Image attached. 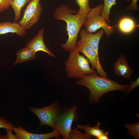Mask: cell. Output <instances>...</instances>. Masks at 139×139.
Segmentation results:
<instances>
[{"label": "cell", "instance_id": "cell-16", "mask_svg": "<svg viewBox=\"0 0 139 139\" xmlns=\"http://www.w3.org/2000/svg\"><path fill=\"white\" fill-rule=\"evenodd\" d=\"M100 123L98 122L94 127L90 126L89 125H77V126L79 129L84 131L88 135L92 137H95L96 138L105 132L100 128Z\"/></svg>", "mask_w": 139, "mask_h": 139}, {"label": "cell", "instance_id": "cell-3", "mask_svg": "<svg viewBox=\"0 0 139 139\" xmlns=\"http://www.w3.org/2000/svg\"><path fill=\"white\" fill-rule=\"evenodd\" d=\"M79 52L76 45L70 52L68 58L65 62V70L69 78L81 79L96 72L90 67L88 59L80 55Z\"/></svg>", "mask_w": 139, "mask_h": 139}, {"label": "cell", "instance_id": "cell-17", "mask_svg": "<svg viewBox=\"0 0 139 139\" xmlns=\"http://www.w3.org/2000/svg\"><path fill=\"white\" fill-rule=\"evenodd\" d=\"M32 0H13L11 6L15 14L14 22L20 20L21 11L25 5Z\"/></svg>", "mask_w": 139, "mask_h": 139}, {"label": "cell", "instance_id": "cell-12", "mask_svg": "<svg viewBox=\"0 0 139 139\" xmlns=\"http://www.w3.org/2000/svg\"><path fill=\"white\" fill-rule=\"evenodd\" d=\"M80 33L81 39L86 41L98 56L99 44L101 37L105 33L104 30L101 29L96 33L93 34L83 30Z\"/></svg>", "mask_w": 139, "mask_h": 139}, {"label": "cell", "instance_id": "cell-10", "mask_svg": "<svg viewBox=\"0 0 139 139\" xmlns=\"http://www.w3.org/2000/svg\"><path fill=\"white\" fill-rule=\"evenodd\" d=\"M44 28H41L37 34L27 43L26 46L36 53L41 51L47 53L49 55L54 57L55 55L46 46L44 41Z\"/></svg>", "mask_w": 139, "mask_h": 139}, {"label": "cell", "instance_id": "cell-15", "mask_svg": "<svg viewBox=\"0 0 139 139\" xmlns=\"http://www.w3.org/2000/svg\"><path fill=\"white\" fill-rule=\"evenodd\" d=\"M117 26L122 33H129L133 32L138 25L136 24L134 20L128 17H124L120 20Z\"/></svg>", "mask_w": 139, "mask_h": 139}, {"label": "cell", "instance_id": "cell-20", "mask_svg": "<svg viewBox=\"0 0 139 139\" xmlns=\"http://www.w3.org/2000/svg\"><path fill=\"white\" fill-rule=\"evenodd\" d=\"M128 131V133L136 139L139 138V122L132 124H127L124 125Z\"/></svg>", "mask_w": 139, "mask_h": 139}, {"label": "cell", "instance_id": "cell-22", "mask_svg": "<svg viewBox=\"0 0 139 139\" xmlns=\"http://www.w3.org/2000/svg\"><path fill=\"white\" fill-rule=\"evenodd\" d=\"M14 127L5 119L0 116V128H4L13 131Z\"/></svg>", "mask_w": 139, "mask_h": 139}, {"label": "cell", "instance_id": "cell-26", "mask_svg": "<svg viewBox=\"0 0 139 139\" xmlns=\"http://www.w3.org/2000/svg\"><path fill=\"white\" fill-rule=\"evenodd\" d=\"M109 138V134L107 132H105L103 134L96 138V139H108Z\"/></svg>", "mask_w": 139, "mask_h": 139}, {"label": "cell", "instance_id": "cell-21", "mask_svg": "<svg viewBox=\"0 0 139 139\" xmlns=\"http://www.w3.org/2000/svg\"><path fill=\"white\" fill-rule=\"evenodd\" d=\"M92 137L85 134H83L76 129H71L69 139H90Z\"/></svg>", "mask_w": 139, "mask_h": 139}, {"label": "cell", "instance_id": "cell-13", "mask_svg": "<svg viewBox=\"0 0 139 139\" xmlns=\"http://www.w3.org/2000/svg\"><path fill=\"white\" fill-rule=\"evenodd\" d=\"M9 33H15L20 37L24 36L26 33V30L18 23L5 21L0 23V35Z\"/></svg>", "mask_w": 139, "mask_h": 139}, {"label": "cell", "instance_id": "cell-4", "mask_svg": "<svg viewBox=\"0 0 139 139\" xmlns=\"http://www.w3.org/2000/svg\"><path fill=\"white\" fill-rule=\"evenodd\" d=\"M103 6V4H102L91 9L86 17L84 24L86 28V31L92 33L102 28L106 36L108 37L115 32L114 28L115 26L109 25L102 16L101 14Z\"/></svg>", "mask_w": 139, "mask_h": 139}, {"label": "cell", "instance_id": "cell-2", "mask_svg": "<svg viewBox=\"0 0 139 139\" xmlns=\"http://www.w3.org/2000/svg\"><path fill=\"white\" fill-rule=\"evenodd\" d=\"M76 84L84 86L89 90V101L94 103L98 102L105 93L115 90L127 91L129 86L128 84H120L107 77L99 75L96 72L85 75L76 81Z\"/></svg>", "mask_w": 139, "mask_h": 139}, {"label": "cell", "instance_id": "cell-18", "mask_svg": "<svg viewBox=\"0 0 139 139\" xmlns=\"http://www.w3.org/2000/svg\"><path fill=\"white\" fill-rule=\"evenodd\" d=\"M116 0H104L102 11L101 15L109 24L110 23V21L109 19V15L111 8L112 6L116 5ZM128 2H130L131 0H126Z\"/></svg>", "mask_w": 139, "mask_h": 139}, {"label": "cell", "instance_id": "cell-24", "mask_svg": "<svg viewBox=\"0 0 139 139\" xmlns=\"http://www.w3.org/2000/svg\"><path fill=\"white\" fill-rule=\"evenodd\" d=\"M12 0H0V5L4 10H7L11 6Z\"/></svg>", "mask_w": 139, "mask_h": 139}, {"label": "cell", "instance_id": "cell-1", "mask_svg": "<svg viewBox=\"0 0 139 139\" xmlns=\"http://www.w3.org/2000/svg\"><path fill=\"white\" fill-rule=\"evenodd\" d=\"M68 5H62L58 7L53 14L56 19L63 20L66 23V30L68 39L66 42L61 46L65 51L70 52L77 45L78 35L86 17H83Z\"/></svg>", "mask_w": 139, "mask_h": 139}, {"label": "cell", "instance_id": "cell-25", "mask_svg": "<svg viewBox=\"0 0 139 139\" xmlns=\"http://www.w3.org/2000/svg\"><path fill=\"white\" fill-rule=\"evenodd\" d=\"M137 1L138 0H132L131 4L127 7V9L129 10H137L138 9L137 4Z\"/></svg>", "mask_w": 139, "mask_h": 139}, {"label": "cell", "instance_id": "cell-7", "mask_svg": "<svg viewBox=\"0 0 139 139\" xmlns=\"http://www.w3.org/2000/svg\"><path fill=\"white\" fill-rule=\"evenodd\" d=\"M40 0H32L25 8L18 23L26 30L31 28L39 21L42 10Z\"/></svg>", "mask_w": 139, "mask_h": 139}, {"label": "cell", "instance_id": "cell-9", "mask_svg": "<svg viewBox=\"0 0 139 139\" xmlns=\"http://www.w3.org/2000/svg\"><path fill=\"white\" fill-rule=\"evenodd\" d=\"M15 139H48L53 137L58 138L60 135L57 131L53 130L52 132L44 134H36L30 133L21 127H14Z\"/></svg>", "mask_w": 139, "mask_h": 139}, {"label": "cell", "instance_id": "cell-5", "mask_svg": "<svg viewBox=\"0 0 139 139\" xmlns=\"http://www.w3.org/2000/svg\"><path fill=\"white\" fill-rule=\"evenodd\" d=\"M28 108L39 119L40 123L38 129L44 125L50 126L54 129L62 109L59 105L58 101L57 100L45 107L37 108L28 107Z\"/></svg>", "mask_w": 139, "mask_h": 139}, {"label": "cell", "instance_id": "cell-23", "mask_svg": "<svg viewBox=\"0 0 139 139\" xmlns=\"http://www.w3.org/2000/svg\"><path fill=\"white\" fill-rule=\"evenodd\" d=\"M139 77L135 81H132L130 84L129 85L128 88L125 95L128 94L133 89L139 85Z\"/></svg>", "mask_w": 139, "mask_h": 139}, {"label": "cell", "instance_id": "cell-6", "mask_svg": "<svg viewBox=\"0 0 139 139\" xmlns=\"http://www.w3.org/2000/svg\"><path fill=\"white\" fill-rule=\"evenodd\" d=\"M77 108L74 106L70 108L62 109L54 130L58 132L64 139H69L73 122L78 119Z\"/></svg>", "mask_w": 139, "mask_h": 139}, {"label": "cell", "instance_id": "cell-14", "mask_svg": "<svg viewBox=\"0 0 139 139\" xmlns=\"http://www.w3.org/2000/svg\"><path fill=\"white\" fill-rule=\"evenodd\" d=\"M36 53L27 46L22 49L16 53V60L13 65L33 60L36 57Z\"/></svg>", "mask_w": 139, "mask_h": 139}, {"label": "cell", "instance_id": "cell-8", "mask_svg": "<svg viewBox=\"0 0 139 139\" xmlns=\"http://www.w3.org/2000/svg\"><path fill=\"white\" fill-rule=\"evenodd\" d=\"M77 46L79 51L83 53L91 63L93 69H96L100 76L107 77V73L101 64L98 56L86 41L81 39L77 43Z\"/></svg>", "mask_w": 139, "mask_h": 139}, {"label": "cell", "instance_id": "cell-11", "mask_svg": "<svg viewBox=\"0 0 139 139\" xmlns=\"http://www.w3.org/2000/svg\"><path fill=\"white\" fill-rule=\"evenodd\" d=\"M115 74L125 79H130L134 71L129 67L124 55H120L113 64Z\"/></svg>", "mask_w": 139, "mask_h": 139}, {"label": "cell", "instance_id": "cell-27", "mask_svg": "<svg viewBox=\"0 0 139 139\" xmlns=\"http://www.w3.org/2000/svg\"><path fill=\"white\" fill-rule=\"evenodd\" d=\"M4 10L0 5V13Z\"/></svg>", "mask_w": 139, "mask_h": 139}, {"label": "cell", "instance_id": "cell-19", "mask_svg": "<svg viewBox=\"0 0 139 139\" xmlns=\"http://www.w3.org/2000/svg\"><path fill=\"white\" fill-rule=\"evenodd\" d=\"M75 0L79 7L77 13L83 17H86L91 9L89 6V0Z\"/></svg>", "mask_w": 139, "mask_h": 139}]
</instances>
